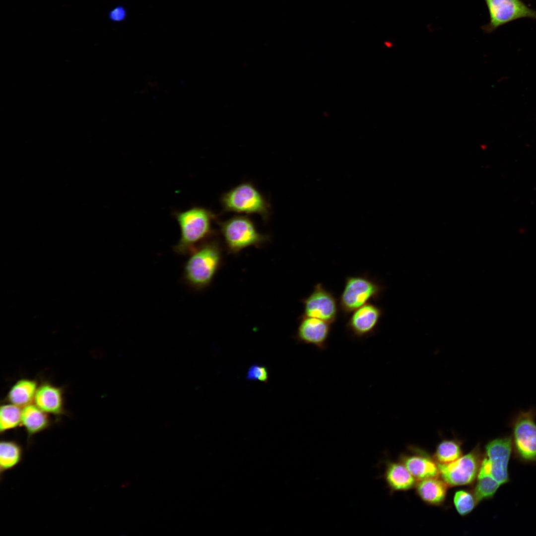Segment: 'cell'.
Listing matches in <instances>:
<instances>
[{"mask_svg": "<svg viewBox=\"0 0 536 536\" xmlns=\"http://www.w3.org/2000/svg\"><path fill=\"white\" fill-rule=\"evenodd\" d=\"M512 454L510 435L496 438L486 444L473 491L477 504L492 498L500 486L510 481L508 467Z\"/></svg>", "mask_w": 536, "mask_h": 536, "instance_id": "cell-1", "label": "cell"}, {"mask_svg": "<svg viewBox=\"0 0 536 536\" xmlns=\"http://www.w3.org/2000/svg\"><path fill=\"white\" fill-rule=\"evenodd\" d=\"M512 454L525 464H536V408L519 410L509 418Z\"/></svg>", "mask_w": 536, "mask_h": 536, "instance_id": "cell-4", "label": "cell"}, {"mask_svg": "<svg viewBox=\"0 0 536 536\" xmlns=\"http://www.w3.org/2000/svg\"><path fill=\"white\" fill-rule=\"evenodd\" d=\"M462 456L460 442L456 440H444L437 446L434 459L437 463L447 464L452 462Z\"/></svg>", "mask_w": 536, "mask_h": 536, "instance_id": "cell-20", "label": "cell"}, {"mask_svg": "<svg viewBox=\"0 0 536 536\" xmlns=\"http://www.w3.org/2000/svg\"><path fill=\"white\" fill-rule=\"evenodd\" d=\"M479 446L457 460L447 464L437 463L439 475L451 486L465 485L476 479L481 461Z\"/></svg>", "mask_w": 536, "mask_h": 536, "instance_id": "cell-8", "label": "cell"}, {"mask_svg": "<svg viewBox=\"0 0 536 536\" xmlns=\"http://www.w3.org/2000/svg\"><path fill=\"white\" fill-rule=\"evenodd\" d=\"M22 410L14 404L1 405L0 409V432L3 433L21 425Z\"/></svg>", "mask_w": 536, "mask_h": 536, "instance_id": "cell-21", "label": "cell"}, {"mask_svg": "<svg viewBox=\"0 0 536 536\" xmlns=\"http://www.w3.org/2000/svg\"><path fill=\"white\" fill-rule=\"evenodd\" d=\"M331 325L316 318L302 316L295 338L299 343L311 344L325 350L328 347Z\"/></svg>", "mask_w": 536, "mask_h": 536, "instance_id": "cell-11", "label": "cell"}, {"mask_svg": "<svg viewBox=\"0 0 536 536\" xmlns=\"http://www.w3.org/2000/svg\"><path fill=\"white\" fill-rule=\"evenodd\" d=\"M37 387L35 380L21 379L12 386L5 400L9 403L23 407L34 401Z\"/></svg>", "mask_w": 536, "mask_h": 536, "instance_id": "cell-18", "label": "cell"}, {"mask_svg": "<svg viewBox=\"0 0 536 536\" xmlns=\"http://www.w3.org/2000/svg\"><path fill=\"white\" fill-rule=\"evenodd\" d=\"M454 504L458 513L462 516L470 513L477 504L473 492L465 490L455 492Z\"/></svg>", "mask_w": 536, "mask_h": 536, "instance_id": "cell-22", "label": "cell"}, {"mask_svg": "<svg viewBox=\"0 0 536 536\" xmlns=\"http://www.w3.org/2000/svg\"><path fill=\"white\" fill-rule=\"evenodd\" d=\"M220 230L228 253L237 254L251 246L259 247L269 237L259 233L246 216L237 215L219 223Z\"/></svg>", "mask_w": 536, "mask_h": 536, "instance_id": "cell-6", "label": "cell"}, {"mask_svg": "<svg viewBox=\"0 0 536 536\" xmlns=\"http://www.w3.org/2000/svg\"><path fill=\"white\" fill-rule=\"evenodd\" d=\"M490 16L489 23L481 27L490 33L499 27L522 18L536 19V11L521 0H484Z\"/></svg>", "mask_w": 536, "mask_h": 536, "instance_id": "cell-9", "label": "cell"}, {"mask_svg": "<svg viewBox=\"0 0 536 536\" xmlns=\"http://www.w3.org/2000/svg\"><path fill=\"white\" fill-rule=\"evenodd\" d=\"M382 315L379 307L367 303L353 312L346 325V329L355 338L373 335Z\"/></svg>", "mask_w": 536, "mask_h": 536, "instance_id": "cell-12", "label": "cell"}, {"mask_svg": "<svg viewBox=\"0 0 536 536\" xmlns=\"http://www.w3.org/2000/svg\"><path fill=\"white\" fill-rule=\"evenodd\" d=\"M269 377L268 368L259 364L251 365L248 368L246 376L247 380L259 381L265 384L268 383Z\"/></svg>", "mask_w": 536, "mask_h": 536, "instance_id": "cell-23", "label": "cell"}, {"mask_svg": "<svg viewBox=\"0 0 536 536\" xmlns=\"http://www.w3.org/2000/svg\"><path fill=\"white\" fill-rule=\"evenodd\" d=\"M23 449L14 440H3L0 443V472L2 474L15 468L21 461Z\"/></svg>", "mask_w": 536, "mask_h": 536, "instance_id": "cell-19", "label": "cell"}, {"mask_svg": "<svg viewBox=\"0 0 536 536\" xmlns=\"http://www.w3.org/2000/svg\"><path fill=\"white\" fill-rule=\"evenodd\" d=\"M220 202L225 211L257 214L265 220L270 214L269 202L250 182L242 183L223 194Z\"/></svg>", "mask_w": 536, "mask_h": 536, "instance_id": "cell-5", "label": "cell"}, {"mask_svg": "<svg viewBox=\"0 0 536 536\" xmlns=\"http://www.w3.org/2000/svg\"><path fill=\"white\" fill-rule=\"evenodd\" d=\"M384 477L392 491L408 490L416 483V479L401 462L387 460Z\"/></svg>", "mask_w": 536, "mask_h": 536, "instance_id": "cell-16", "label": "cell"}, {"mask_svg": "<svg viewBox=\"0 0 536 536\" xmlns=\"http://www.w3.org/2000/svg\"><path fill=\"white\" fill-rule=\"evenodd\" d=\"M180 229V237L173 251L182 256L190 255L212 234L215 215L202 207L194 206L174 213Z\"/></svg>", "mask_w": 536, "mask_h": 536, "instance_id": "cell-2", "label": "cell"}, {"mask_svg": "<svg viewBox=\"0 0 536 536\" xmlns=\"http://www.w3.org/2000/svg\"><path fill=\"white\" fill-rule=\"evenodd\" d=\"M382 290L381 285L365 275L347 276L338 299L339 308L347 315L371 299L376 300Z\"/></svg>", "mask_w": 536, "mask_h": 536, "instance_id": "cell-7", "label": "cell"}, {"mask_svg": "<svg viewBox=\"0 0 536 536\" xmlns=\"http://www.w3.org/2000/svg\"><path fill=\"white\" fill-rule=\"evenodd\" d=\"M51 424L52 421L48 413L35 404L30 403L23 407L21 425L26 432L28 444L35 435L48 429Z\"/></svg>", "mask_w": 536, "mask_h": 536, "instance_id": "cell-15", "label": "cell"}, {"mask_svg": "<svg viewBox=\"0 0 536 536\" xmlns=\"http://www.w3.org/2000/svg\"><path fill=\"white\" fill-rule=\"evenodd\" d=\"M302 301L304 306L302 316L316 318L331 324L336 321L337 300L321 283L315 285L312 292Z\"/></svg>", "mask_w": 536, "mask_h": 536, "instance_id": "cell-10", "label": "cell"}, {"mask_svg": "<svg viewBox=\"0 0 536 536\" xmlns=\"http://www.w3.org/2000/svg\"><path fill=\"white\" fill-rule=\"evenodd\" d=\"M448 484L437 477L428 478L419 481L416 484V492L418 495L425 503L438 505L444 501Z\"/></svg>", "mask_w": 536, "mask_h": 536, "instance_id": "cell-17", "label": "cell"}, {"mask_svg": "<svg viewBox=\"0 0 536 536\" xmlns=\"http://www.w3.org/2000/svg\"><path fill=\"white\" fill-rule=\"evenodd\" d=\"M184 266L182 279L196 291L208 287L221 262V250L216 241L203 242L190 255Z\"/></svg>", "mask_w": 536, "mask_h": 536, "instance_id": "cell-3", "label": "cell"}, {"mask_svg": "<svg viewBox=\"0 0 536 536\" xmlns=\"http://www.w3.org/2000/svg\"><path fill=\"white\" fill-rule=\"evenodd\" d=\"M401 462L416 479L421 480L438 477L439 471L437 463L425 454L403 455Z\"/></svg>", "mask_w": 536, "mask_h": 536, "instance_id": "cell-14", "label": "cell"}, {"mask_svg": "<svg viewBox=\"0 0 536 536\" xmlns=\"http://www.w3.org/2000/svg\"><path fill=\"white\" fill-rule=\"evenodd\" d=\"M127 16V11L122 6L119 5L112 9L108 14L110 20L113 22H120L124 20Z\"/></svg>", "mask_w": 536, "mask_h": 536, "instance_id": "cell-24", "label": "cell"}, {"mask_svg": "<svg viewBox=\"0 0 536 536\" xmlns=\"http://www.w3.org/2000/svg\"><path fill=\"white\" fill-rule=\"evenodd\" d=\"M35 404L48 414H64L63 390L48 381L38 386L34 399Z\"/></svg>", "mask_w": 536, "mask_h": 536, "instance_id": "cell-13", "label": "cell"}]
</instances>
